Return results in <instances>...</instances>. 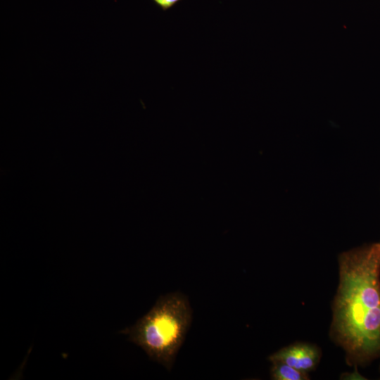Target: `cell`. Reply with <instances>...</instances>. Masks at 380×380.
Listing matches in <instances>:
<instances>
[{
  "instance_id": "6da1fadb",
  "label": "cell",
  "mask_w": 380,
  "mask_h": 380,
  "mask_svg": "<svg viewBox=\"0 0 380 380\" xmlns=\"http://www.w3.org/2000/svg\"><path fill=\"white\" fill-rule=\"evenodd\" d=\"M331 331L353 362L380 355V243L340 255Z\"/></svg>"
},
{
  "instance_id": "7a4b0ae2",
  "label": "cell",
  "mask_w": 380,
  "mask_h": 380,
  "mask_svg": "<svg viewBox=\"0 0 380 380\" xmlns=\"http://www.w3.org/2000/svg\"><path fill=\"white\" fill-rule=\"evenodd\" d=\"M191 321L187 298L171 293L160 297L145 315L120 333L127 335L151 360L170 369Z\"/></svg>"
},
{
  "instance_id": "3957f363",
  "label": "cell",
  "mask_w": 380,
  "mask_h": 380,
  "mask_svg": "<svg viewBox=\"0 0 380 380\" xmlns=\"http://www.w3.org/2000/svg\"><path fill=\"white\" fill-rule=\"evenodd\" d=\"M269 360L282 362L307 373L317 365L319 360V353L312 345L298 343L279 350L271 355Z\"/></svg>"
},
{
  "instance_id": "277c9868",
  "label": "cell",
  "mask_w": 380,
  "mask_h": 380,
  "mask_svg": "<svg viewBox=\"0 0 380 380\" xmlns=\"http://www.w3.org/2000/svg\"><path fill=\"white\" fill-rule=\"evenodd\" d=\"M272 379L275 380H305L308 379L306 372L298 370L280 361H271Z\"/></svg>"
},
{
  "instance_id": "5b68a950",
  "label": "cell",
  "mask_w": 380,
  "mask_h": 380,
  "mask_svg": "<svg viewBox=\"0 0 380 380\" xmlns=\"http://www.w3.org/2000/svg\"><path fill=\"white\" fill-rule=\"evenodd\" d=\"M163 11H167L173 7L181 0H153Z\"/></svg>"
}]
</instances>
